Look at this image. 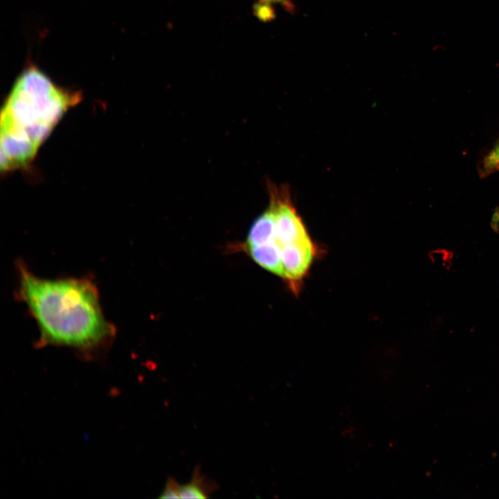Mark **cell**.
<instances>
[{"label": "cell", "mask_w": 499, "mask_h": 499, "mask_svg": "<svg viewBox=\"0 0 499 499\" xmlns=\"http://www.w3.org/2000/svg\"><path fill=\"white\" fill-rule=\"evenodd\" d=\"M288 0H260L262 3H285Z\"/></svg>", "instance_id": "obj_8"}, {"label": "cell", "mask_w": 499, "mask_h": 499, "mask_svg": "<svg viewBox=\"0 0 499 499\" xmlns=\"http://www.w3.org/2000/svg\"><path fill=\"white\" fill-rule=\"evenodd\" d=\"M82 99L37 67H26L15 80L1 113V171L27 166L62 116Z\"/></svg>", "instance_id": "obj_2"}, {"label": "cell", "mask_w": 499, "mask_h": 499, "mask_svg": "<svg viewBox=\"0 0 499 499\" xmlns=\"http://www.w3.org/2000/svg\"><path fill=\"white\" fill-rule=\"evenodd\" d=\"M217 489V484L202 475L200 466H196L193 470L191 481L180 484V498H207Z\"/></svg>", "instance_id": "obj_4"}, {"label": "cell", "mask_w": 499, "mask_h": 499, "mask_svg": "<svg viewBox=\"0 0 499 499\" xmlns=\"http://www.w3.org/2000/svg\"><path fill=\"white\" fill-rule=\"evenodd\" d=\"M491 227L493 231L496 232L499 231V215L498 213L493 216L491 221Z\"/></svg>", "instance_id": "obj_7"}, {"label": "cell", "mask_w": 499, "mask_h": 499, "mask_svg": "<svg viewBox=\"0 0 499 499\" xmlns=\"http://www.w3.org/2000/svg\"><path fill=\"white\" fill-rule=\"evenodd\" d=\"M316 254V247L311 239L286 247L281 253L283 277L290 288L297 294L302 279L308 271Z\"/></svg>", "instance_id": "obj_3"}, {"label": "cell", "mask_w": 499, "mask_h": 499, "mask_svg": "<svg viewBox=\"0 0 499 499\" xmlns=\"http://www.w3.org/2000/svg\"><path fill=\"white\" fill-rule=\"evenodd\" d=\"M20 299L39 328V347H68L89 358L115 335L100 304L98 290L87 278L49 279L18 264Z\"/></svg>", "instance_id": "obj_1"}, {"label": "cell", "mask_w": 499, "mask_h": 499, "mask_svg": "<svg viewBox=\"0 0 499 499\" xmlns=\"http://www.w3.org/2000/svg\"><path fill=\"white\" fill-rule=\"evenodd\" d=\"M180 484L173 477H168L163 491L159 495L160 498H180Z\"/></svg>", "instance_id": "obj_6"}, {"label": "cell", "mask_w": 499, "mask_h": 499, "mask_svg": "<svg viewBox=\"0 0 499 499\" xmlns=\"http://www.w3.org/2000/svg\"><path fill=\"white\" fill-rule=\"evenodd\" d=\"M497 171H499V139L483 158L479 168L481 177H485Z\"/></svg>", "instance_id": "obj_5"}]
</instances>
